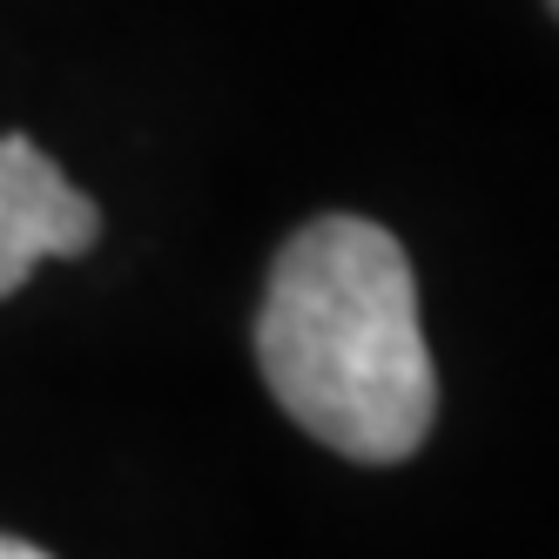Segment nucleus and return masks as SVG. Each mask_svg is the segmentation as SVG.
Listing matches in <instances>:
<instances>
[{"label":"nucleus","mask_w":559,"mask_h":559,"mask_svg":"<svg viewBox=\"0 0 559 559\" xmlns=\"http://www.w3.org/2000/svg\"><path fill=\"white\" fill-rule=\"evenodd\" d=\"M257 365L317 445L357 465L412 459L438 418V371L405 243L365 216L304 223L270 270Z\"/></svg>","instance_id":"obj_1"},{"label":"nucleus","mask_w":559,"mask_h":559,"mask_svg":"<svg viewBox=\"0 0 559 559\" xmlns=\"http://www.w3.org/2000/svg\"><path fill=\"white\" fill-rule=\"evenodd\" d=\"M102 236V210L61 176L27 135H0V297H14L34 263L82 257Z\"/></svg>","instance_id":"obj_2"},{"label":"nucleus","mask_w":559,"mask_h":559,"mask_svg":"<svg viewBox=\"0 0 559 559\" xmlns=\"http://www.w3.org/2000/svg\"><path fill=\"white\" fill-rule=\"evenodd\" d=\"M0 559H55V552H41V546H27V539H8V533H0Z\"/></svg>","instance_id":"obj_3"},{"label":"nucleus","mask_w":559,"mask_h":559,"mask_svg":"<svg viewBox=\"0 0 559 559\" xmlns=\"http://www.w3.org/2000/svg\"><path fill=\"white\" fill-rule=\"evenodd\" d=\"M552 14H559V0H552Z\"/></svg>","instance_id":"obj_4"}]
</instances>
